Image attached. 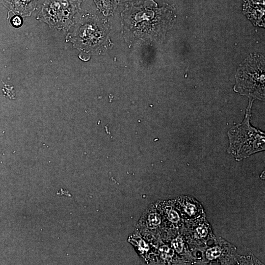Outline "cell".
<instances>
[{"mask_svg": "<svg viewBox=\"0 0 265 265\" xmlns=\"http://www.w3.org/2000/svg\"><path fill=\"white\" fill-rule=\"evenodd\" d=\"M149 219L150 223L153 225H158L160 222L159 216L157 213L151 214Z\"/></svg>", "mask_w": 265, "mask_h": 265, "instance_id": "cell-12", "label": "cell"}, {"mask_svg": "<svg viewBox=\"0 0 265 265\" xmlns=\"http://www.w3.org/2000/svg\"><path fill=\"white\" fill-rule=\"evenodd\" d=\"M119 2H124V1H132V0H117Z\"/></svg>", "mask_w": 265, "mask_h": 265, "instance_id": "cell-16", "label": "cell"}, {"mask_svg": "<svg viewBox=\"0 0 265 265\" xmlns=\"http://www.w3.org/2000/svg\"><path fill=\"white\" fill-rule=\"evenodd\" d=\"M168 218L172 222H176L179 220L178 214L173 210H170L168 212Z\"/></svg>", "mask_w": 265, "mask_h": 265, "instance_id": "cell-13", "label": "cell"}, {"mask_svg": "<svg viewBox=\"0 0 265 265\" xmlns=\"http://www.w3.org/2000/svg\"><path fill=\"white\" fill-rule=\"evenodd\" d=\"M40 0H1L10 12L21 17H29L37 8Z\"/></svg>", "mask_w": 265, "mask_h": 265, "instance_id": "cell-6", "label": "cell"}, {"mask_svg": "<svg viewBox=\"0 0 265 265\" xmlns=\"http://www.w3.org/2000/svg\"><path fill=\"white\" fill-rule=\"evenodd\" d=\"M197 231L198 233L202 237L206 236L208 233L207 229L204 226H201L200 227L198 228L197 229Z\"/></svg>", "mask_w": 265, "mask_h": 265, "instance_id": "cell-15", "label": "cell"}, {"mask_svg": "<svg viewBox=\"0 0 265 265\" xmlns=\"http://www.w3.org/2000/svg\"><path fill=\"white\" fill-rule=\"evenodd\" d=\"M259 66L244 65L236 75L235 91L251 99L264 100V67Z\"/></svg>", "mask_w": 265, "mask_h": 265, "instance_id": "cell-5", "label": "cell"}, {"mask_svg": "<svg viewBox=\"0 0 265 265\" xmlns=\"http://www.w3.org/2000/svg\"><path fill=\"white\" fill-rule=\"evenodd\" d=\"M83 0H45L36 19L51 29L68 30Z\"/></svg>", "mask_w": 265, "mask_h": 265, "instance_id": "cell-4", "label": "cell"}, {"mask_svg": "<svg viewBox=\"0 0 265 265\" xmlns=\"http://www.w3.org/2000/svg\"><path fill=\"white\" fill-rule=\"evenodd\" d=\"M173 14L172 6L165 3L158 7L153 0L128 3L121 14L125 36L130 40L155 38L164 31Z\"/></svg>", "mask_w": 265, "mask_h": 265, "instance_id": "cell-1", "label": "cell"}, {"mask_svg": "<svg viewBox=\"0 0 265 265\" xmlns=\"http://www.w3.org/2000/svg\"><path fill=\"white\" fill-rule=\"evenodd\" d=\"M172 244L178 252H180L182 250L183 243L182 240L180 238H177L172 241Z\"/></svg>", "mask_w": 265, "mask_h": 265, "instance_id": "cell-11", "label": "cell"}, {"mask_svg": "<svg viewBox=\"0 0 265 265\" xmlns=\"http://www.w3.org/2000/svg\"><path fill=\"white\" fill-rule=\"evenodd\" d=\"M10 22L14 27L19 28L23 25V19L21 16L15 15V16L11 19Z\"/></svg>", "mask_w": 265, "mask_h": 265, "instance_id": "cell-10", "label": "cell"}, {"mask_svg": "<svg viewBox=\"0 0 265 265\" xmlns=\"http://www.w3.org/2000/svg\"><path fill=\"white\" fill-rule=\"evenodd\" d=\"M186 211L189 215H193L196 212V207L191 204H188L186 206Z\"/></svg>", "mask_w": 265, "mask_h": 265, "instance_id": "cell-14", "label": "cell"}, {"mask_svg": "<svg viewBox=\"0 0 265 265\" xmlns=\"http://www.w3.org/2000/svg\"><path fill=\"white\" fill-rule=\"evenodd\" d=\"M220 253V249L218 247H214L207 250L206 256L209 260H212L218 257Z\"/></svg>", "mask_w": 265, "mask_h": 265, "instance_id": "cell-9", "label": "cell"}, {"mask_svg": "<svg viewBox=\"0 0 265 265\" xmlns=\"http://www.w3.org/2000/svg\"><path fill=\"white\" fill-rule=\"evenodd\" d=\"M253 99H250L242 123L234 126L228 132V152L236 157L244 158L265 149V133L250 124Z\"/></svg>", "mask_w": 265, "mask_h": 265, "instance_id": "cell-3", "label": "cell"}, {"mask_svg": "<svg viewBox=\"0 0 265 265\" xmlns=\"http://www.w3.org/2000/svg\"><path fill=\"white\" fill-rule=\"evenodd\" d=\"M98 9L105 16L112 15L117 6V0H93Z\"/></svg>", "mask_w": 265, "mask_h": 265, "instance_id": "cell-8", "label": "cell"}, {"mask_svg": "<svg viewBox=\"0 0 265 265\" xmlns=\"http://www.w3.org/2000/svg\"><path fill=\"white\" fill-rule=\"evenodd\" d=\"M75 21L73 29L66 39L75 48L86 53L99 54L109 47V30L104 20L86 14L79 16Z\"/></svg>", "mask_w": 265, "mask_h": 265, "instance_id": "cell-2", "label": "cell"}, {"mask_svg": "<svg viewBox=\"0 0 265 265\" xmlns=\"http://www.w3.org/2000/svg\"><path fill=\"white\" fill-rule=\"evenodd\" d=\"M243 10L248 17H262L265 11L264 0H243Z\"/></svg>", "mask_w": 265, "mask_h": 265, "instance_id": "cell-7", "label": "cell"}]
</instances>
